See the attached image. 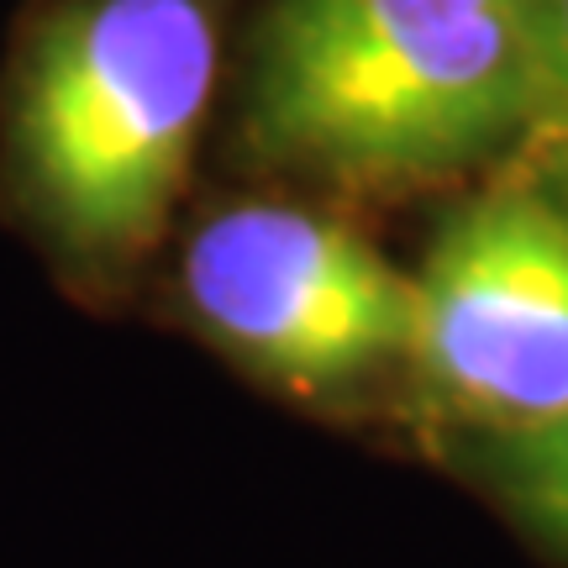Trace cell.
Instances as JSON below:
<instances>
[{
  "label": "cell",
  "mask_w": 568,
  "mask_h": 568,
  "mask_svg": "<svg viewBox=\"0 0 568 568\" xmlns=\"http://www.w3.org/2000/svg\"><path fill=\"white\" fill-rule=\"evenodd\" d=\"M211 0H48L0 95V205L74 295L111 301L163 237L216 95Z\"/></svg>",
  "instance_id": "cell-1"
},
{
  "label": "cell",
  "mask_w": 568,
  "mask_h": 568,
  "mask_svg": "<svg viewBox=\"0 0 568 568\" xmlns=\"http://www.w3.org/2000/svg\"><path fill=\"white\" fill-rule=\"evenodd\" d=\"M542 90V0H274L247 142L280 169L395 190L521 142Z\"/></svg>",
  "instance_id": "cell-2"
},
{
  "label": "cell",
  "mask_w": 568,
  "mask_h": 568,
  "mask_svg": "<svg viewBox=\"0 0 568 568\" xmlns=\"http://www.w3.org/2000/svg\"><path fill=\"white\" fill-rule=\"evenodd\" d=\"M180 295L211 343L305 395L410 364L416 274L305 205H226L195 226Z\"/></svg>",
  "instance_id": "cell-3"
},
{
  "label": "cell",
  "mask_w": 568,
  "mask_h": 568,
  "mask_svg": "<svg viewBox=\"0 0 568 568\" xmlns=\"http://www.w3.org/2000/svg\"><path fill=\"white\" fill-rule=\"evenodd\" d=\"M410 364L447 410L500 437L568 410V195L537 174L464 201L416 268Z\"/></svg>",
  "instance_id": "cell-4"
},
{
  "label": "cell",
  "mask_w": 568,
  "mask_h": 568,
  "mask_svg": "<svg viewBox=\"0 0 568 568\" xmlns=\"http://www.w3.org/2000/svg\"><path fill=\"white\" fill-rule=\"evenodd\" d=\"M500 485L531 527L568 552V410L537 432H516L495 443Z\"/></svg>",
  "instance_id": "cell-5"
},
{
  "label": "cell",
  "mask_w": 568,
  "mask_h": 568,
  "mask_svg": "<svg viewBox=\"0 0 568 568\" xmlns=\"http://www.w3.org/2000/svg\"><path fill=\"white\" fill-rule=\"evenodd\" d=\"M542 11H548V90L521 148L531 159V174L568 195V0H542Z\"/></svg>",
  "instance_id": "cell-6"
}]
</instances>
